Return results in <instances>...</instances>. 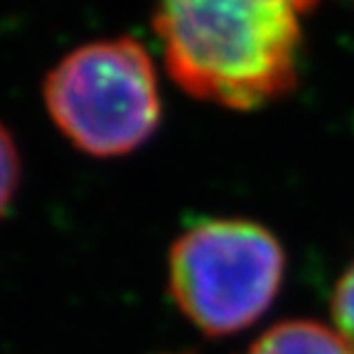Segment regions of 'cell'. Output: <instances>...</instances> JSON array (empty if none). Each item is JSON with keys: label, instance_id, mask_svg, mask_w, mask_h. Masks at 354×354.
Instances as JSON below:
<instances>
[{"label": "cell", "instance_id": "6da1fadb", "mask_svg": "<svg viewBox=\"0 0 354 354\" xmlns=\"http://www.w3.org/2000/svg\"><path fill=\"white\" fill-rule=\"evenodd\" d=\"M322 0H158L167 74L189 96L254 111L293 91L303 15Z\"/></svg>", "mask_w": 354, "mask_h": 354}, {"label": "cell", "instance_id": "7a4b0ae2", "mask_svg": "<svg viewBox=\"0 0 354 354\" xmlns=\"http://www.w3.org/2000/svg\"><path fill=\"white\" fill-rule=\"evenodd\" d=\"M55 126L82 153L118 158L138 150L160 126V91L153 57L138 39L88 42L44 79Z\"/></svg>", "mask_w": 354, "mask_h": 354}, {"label": "cell", "instance_id": "3957f363", "mask_svg": "<svg viewBox=\"0 0 354 354\" xmlns=\"http://www.w3.org/2000/svg\"><path fill=\"white\" fill-rule=\"evenodd\" d=\"M283 268V246L261 224L202 221L172 246L170 293L194 327L224 337L246 330L271 308Z\"/></svg>", "mask_w": 354, "mask_h": 354}, {"label": "cell", "instance_id": "277c9868", "mask_svg": "<svg viewBox=\"0 0 354 354\" xmlns=\"http://www.w3.org/2000/svg\"><path fill=\"white\" fill-rule=\"evenodd\" d=\"M246 354H354L339 337L320 322L293 320L281 322L261 335Z\"/></svg>", "mask_w": 354, "mask_h": 354}, {"label": "cell", "instance_id": "5b68a950", "mask_svg": "<svg viewBox=\"0 0 354 354\" xmlns=\"http://www.w3.org/2000/svg\"><path fill=\"white\" fill-rule=\"evenodd\" d=\"M17 183H20V155L12 143V136L0 123V216L6 214L8 205L15 197Z\"/></svg>", "mask_w": 354, "mask_h": 354}, {"label": "cell", "instance_id": "8992f818", "mask_svg": "<svg viewBox=\"0 0 354 354\" xmlns=\"http://www.w3.org/2000/svg\"><path fill=\"white\" fill-rule=\"evenodd\" d=\"M332 315H335V325H337L339 337L354 352V266L347 268V273L339 278L337 288H335V295H332Z\"/></svg>", "mask_w": 354, "mask_h": 354}]
</instances>
